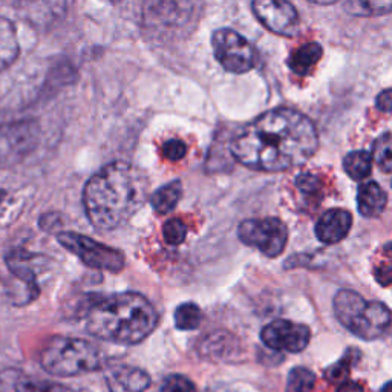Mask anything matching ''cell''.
Wrapping results in <instances>:
<instances>
[{
	"label": "cell",
	"instance_id": "16",
	"mask_svg": "<svg viewBox=\"0 0 392 392\" xmlns=\"http://www.w3.org/2000/svg\"><path fill=\"white\" fill-rule=\"evenodd\" d=\"M388 205V195L379 182L368 181L358 186L357 207L365 218H379Z\"/></svg>",
	"mask_w": 392,
	"mask_h": 392
},
{
	"label": "cell",
	"instance_id": "28",
	"mask_svg": "<svg viewBox=\"0 0 392 392\" xmlns=\"http://www.w3.org/2000/svg\"><path fill=\"white\" fill-rule=\"evenodd\" d=\"M187 154V146L181 140H169L163 146V156L169 161H180Z\"/></svg>",
	"mask_w": 392,
	"mask_h": 392
},
{
	"label": "cell",
	"instance_id": "15",
	"mask_svg": "<svg viewBox=\"0 0 392 392\" xmlns=\"http://www.w3.org/2000/svg\"><path fill=\"white\" fill-rule=\"evenodd\" d=\"M31 262L32 256L28 252H25V250H14V252L8 255L6 257V265L10 266L14 278L23 285V291L29 302H32L40 293L36 271L32 269Z\"/></svg>",
	"mask_w": 392,
	"mask_h": 392
},
{
	"label": "cell",
	"instance_id": "26",
	"mask_svg": "<svg viewBox=\"0 0 392 392\" xmlns=\"http://www.w3.org/2000/svg\"><path fill=\"white\" fill-rule=\"evenodd\" d=\"M164 241L169 245H181L187 238V227L181 219H169L163 227Z\"/></svg>",
	"mask_w": 392,
	"mask_h": 392
},
{
	"label": "cell",
	"instance_id": "11",
	"mask_svg": "<svg viewBox=\"0 0 392 392\" xmlns=\"http://www.w3.org/2000/svg\"><path fill=\"white\" fill-rule=\"evenodd\" d=\"M252 10L266 29L282 37H293L299 29V14L295 5L285 0H257Z\"/></svg>",
	"mask_w": 392,
	"mask_h": 392
},
{
	"label": "cell",
	"instance_id": "30",
	"mask_svg": "<svg viewBox=\"0 0 392 392\" xmlns=\"http://www.w3.org/2000/svg\"><path fill=\"white\" fill-rule=\"evenodd\" d=\"M374 276L381 287H389L392 281V266H391V255L385 257V262H380L374 266Z\"/></svg>",
	"mask_w": 392,
	"mask_h": 392
},
{
	"label": "cell",
	"instance_id": "32",
	"mask_svg": "<svg viewBox=\"0 0 392 392\" xmlns=\"http://www.w3.org/2000/svg\"><path fill=\"white\" fill-rule=\"evenodd\" d=\"M337 392H365V389L360 383L353 381V380H344L339 383Z\"/></svg>",
	"mask_w": 392,
	"mask_h": 392
},
{
	"label": "cell",
	"instance_id": "21",
	"mask_svg": "<svg viewBox=\"0 0 392 392\" xmlns=\"http://www.w3.org/2000/svg\"><path fill=\"white\" fill-rule=\"evenodd\" d=\"M203 322V311L196 304L186 302L181 304L175 310V325L181 331H194Z\"/></svg>",
	"mask_w": 392,
	"mask_h": 392
},
{
	"label": "cell",
	"instance_id": "23",
	"mask_svg": "<svg viewBox=\"0 0 392 392\" xmlns=\"http://www.w3.org/2000/svg\"><path fill=\"white\" fill-rule=\"evenodd\" d=\"M371 158H372V163L377 164L383 172L391 173V170H392V135L389 130H386L383 135H380L377 140L374 141Z\"/></svg>",
	"mask_w": 392,
	"mask_h": 392
},
{
	"label": "cell",
	"instance_id": "18",
	"mask_svg": "<svg viewBox=\"0 0 392 392\" xmlns=\"http://www.w3.org/2000/svg\"><path fill=\"white\" fill-rule=\"evenodd\" d=\"M322 46L316 41H310V43H305L300 46L296 51L290 54L287 65L288 68L297 75H308L316 65L319 63L322 58Z\"/></svg>",
	"mask_w": 392,
	"mask_h": 392
},
{
	"label": "cell",
	"instance_id": "9",
	"mask_svg": "<svg viewBox=\"0 0 392 392\" xmlns=\"http://www.w3.org/2000/svg\"><path fill=\"white\" fill-rule=\"evenodd\" d=\"M36 121L20 120L0 124V169L13 168L28 156L39 143Z\"/></svg>",
	"mask_w": 392,
	"mask_h": 392
},
{
	"label": "cell",
	"instance_id": "20",
	"mask_svg": "<svg viewBox=\"0 0 392 392\" xmlns=\"http://www.w3.org/2000/svg\"><path fill=\"white\" fill-rule=\"evenodd\" d=\"M344 169L354 181H363L371 175L372 158L368 150H353L344 158Z\"/></svg>",
	"mask_w": 392,
	"mask_h": 392
},
{
	"label": "cell",
	"instance_id": "27",
	"mask_svg": "<svg viewBox=\"0 0 392 392\" xmlns=\"http://www.w3.org/2000/svg\"><path fill=\"white\" fill-rule=\"evenodd\" d=\"M161 392H196V386L186 375L172 374L164 380Z\"/></svg>",
	"mask_w": 392,
	"mask_h": 392
},
{
	"label": "cell",
	"instance_id": "5",
	"mask_svg": "<svg viewBox=\"0 0 392 392\" xmlns=\"http://www.w3.org/2000/svg\"><path fill=\"white\" fill-rule=\"evenodd\" d=\"M102 353L93 342L77 337L55 336L46 342L40 353V363L49 374L71 377L97 371L102 366Z\"/></svg>",
	"mask_w": 392,
	"mask_h": 392
},
{
	"label": "cell",
	"instance_id": "13",
	"mask_svg": "<svg viewBox=\"0 0 392 392\" xmlns=\"http://www.w3.org/2000/svg\"><path fill=\"white\" fill-rule=\"evenodd\" d=\"M109 392H146L150 386L149 374L135 366L120 365L106 372Z\"/></svg>",
	"mask_w": 392,
	"mask_h": 392
},
{
	"label": "cell",
	"instance_id": "24",
	"mask_svg": "<svg viewBox=\"0 0 392 392\" xmlns=\"http://www.w3.org/2000/svg\"><path fill=\"white\" fill-rule=\"evenodd\" d=\"M316 385V375L313 371L302 368L291 370L288 374L287 392H313Z\"/></svg>",
	"mask_w": 392,
	"mask_h": 392
},
{
	"label": "cell",
	"instance_id": "2",
	"mask_svg": "<svg viewBox=\"0 0 392 392\" xmlns=\"http://www.w3.org/2000/svg\"><path fill=\"white\" fill-rule=\"evenodd\" d=\"M149 181L135 165L124 161L106 164L88 180L83 205L97 230L120 229L135 215L147 198Z\"/></svg>",
	"mask_w": 392,
	"mask_h": 392
},
{
	"label": "cell",
	"instance_id": "17",
	"mask_svg": "<svg viewBox=\"0 0 392 392\" xmlns=\"http://www.w3.org/2000/svg\"><path fill=\"white\" fill-rule=\"evenodd\" d=\"M19 54L20 45L14 25L10 19L0 15V71L10 68Z\"/></svg>",
	"mask_w": 392,
	"mask_h": 392
},
{
	"label": "cell",
	"instance_id": "3",
	"mask_svg": "<svg viewBox=\"0 0 392 392\" xmlns=\"http://www.w3.org/2000/svg\"><path fill=\"white\" fill-rule=\"evenodd\" d=\"M90 336L116 345H137L155 331L158 313L140 293H116L88 304L83 314Z\"/></svg>",
	"mask_w": 392,
	"mask_h": 392
},
{
	"label": "cell",
	"instance_id": "31",
	"mask_svg": "<svg viewBox=\"0 0 392 392\" xmlns=\"http://www.w3.org/2000/svg\"><path fill=\"white\" fill-rule=\"evenodd\" d=\"M391 89H385V90H381V93L377 95V98H375V107H377L379 111L381 112H391Z\"/></svg>",
	"mask_w": 392,
	"mask_h": 392
},
{
	"label": "cell",
	"instance_id": "14",
	"mask_svg": "<svg viewBox=\"0 0 392 392\" xmlns=\"http://www.w3.org/2000/svg\"><path fill=\"white\" fill-rule=\"evenodd\" d=\"M0 392H69L63 385L29 377L19 370L0 372Z\"/></svg>",
	"mask_w": 392,
	"mask_h": 392
},
{
	"label": "cell",
	"instance_id": "29",
	"mask_svg": "<svg viewBox=\"0 0 392 392\" xmlns=\"http://www.w3.org/2000/svg\"><path fill=\"white\" fill-rule=\"evenodd\" d=\"M295 184H296V187L300 191H302L304 195L311 196V195H318L319 194L320 181H319L318 177H316V175H311V173L299 175V177L295 181Z\"/></svg>",
	"mask_w": 392,
	"mask_h": 392
},
{
	"label": "cell",
	"instance_id": "8",
	"mask_svg": "<svg viewBox=\"0 0 392 392\" xmlns=\"http://www.w3.org/2000/svg\"><path fill=\"white\" fill-rule=\"evenodd\" d=\"M238 236L241 243L259 250L266 257H278L288 243V229L278 218L247 219L239 224Z\"/></svg>",
	"mask_w": 392,
	"mask_h": 392
},
{
	"label": "cell",
	"instance_id": "19",
	"mask_svg": "<svg viewBox=\"0 0 392 392\" xmlns=\"http://www.w3.org/2000/svg\"><path fill=\"white\" fill-rule=\"evenodd\" d=\"M182 196L181 181H172L169 184L158 189L155 194L150 196V204L158 215H168L175 207L178 205Z\"/></svg>",
	"mask_w": 392,
	"mask_h": 392
},
{
	"label": "cell",
	"instance_id": "25",
	"mask_svg": "<svg viewBox=\"0 0 392 392\" xmlns=\"http://www.w3.org/2000/svg\"><path fill=\"white\" fill-rule=\"evenodd\" d=\"M356 357H358V351H357V349L351 348L345 354V357H342L336 365H332L331 368L327 370V374H325V377H327L328 381H332V383L346 380L349 371H351V366L356 362Z\"/></svg>",
	"mask_w": 392,
	"mask_h": 392
},
{
	"label": "cell",
	"instance_id": "22",
	"mask_svg": "<svg viewBox=\"0 0 392 392\" xmlns=\"http://www.w3.org/2000/svg\"><path fill=\"white\" fill-rule=\"evenodd\" d=\"M345 10L353 15H360V18H371V15H385L392 10V4L389 0H370V2H346L344 5Z\"/></svg>",
	"mask_w": 392,
	"mask_h": 392
},
{
	"label": "cell",
	"instance_id": "10",
	"mask_svg": "<svg viewBox=\"0 0 392 392\" xmlns=\"http://www.w3.org/2000/svg\"><path fill=\"white\" fill-rule=\"evenodd\" d=\"M310 337L311 332L306 325L285 319L270 322L261 332L264 345L273 351L300 353L310 344Z\"/></svg>",
	"mask_w": 392,
	"mask_h": 392
},
{
	"label": "cell",
	"instance_id": "4",
	"mask_svg": "<svg viewBox=\"0 0 392 392\" xmlns=\"http://www.w3.org/2000/svg\"><path fill=\"white\" fill-rule=\"evenodd\" d=\"M332 306L337 320L362 340L381 337L391 325V311L385 304L366 300L353 290H340Z\"/></svg>",
	"mask_w": 392,
	"mask_h": 392
},
{
	"label": "cell",
	"instance_id": "7",
	"mask_svg": "<svg viewBox=\"0 0 392 392\" xmlns=\"http://www.w3.org/2000/svg\"><path fill=\"white\" fill-rule=\"evenodd\" d=\"M212 46L216 60L225 71L245 74L256 66L255 48L235 29H216L212 36Z\"/></svg>",
	"mask_w": 392,
	"mask_h": 392
},
{
	"label": "cell",
	"instance_id": "33",
	"mask_svg": "<svg viewBox=\"0 0 392 392\" xmlns=\"http://www.w3.org/2000/svg\"><path fill=\"white\" fill-rule=\"evenodd\" d=\"M380 392H391V383L388 381V383H386V385L381 388V391H380Z\"/></svg>",
	"mask_w": 392,
	"mask_h": 392
},
{
	"label": "cell",
	"instance_id": "12",
	"mask_svg": "<svg viewBox=\"0 0 392 392\" xmlns=\"http://www.w3.org/2000/svg\"><path fill=\"white\" fill-rule=\"evenodd\" d=\"M353 227V215L344 208H331L316 224V236L322 244L334 245L344 241Z\"/></svg>",
	"mask_w": 392,
	"mask_h": 392
},
{
	"label": "cell",
	"instance_id": "1",
	"mask_svg": "<svg viewBox=\"0 0 392 392\" xmlns=\"http://www.w3.org/2000/svg\"><path fill=\"white\" fill-rule=\"evenodd\" d=\"M319 147L314 123L288 107L257 116L233 138V158L248 169L283 172L304 165Z\"/></svg>",
	"mask_w": 392,
	"mask_h": 392
},
{
	"label": "cell",
	"instance_id": "6",
	"mask_svg": "<svg viewBox=\"0 0 392 392\" xmlns=\"http://www.w3.org/2000/svg\"><path fill=\"white\" fill-rule=\"evenodd\" d=\"M57 241L90 269L107 273H120L124 264H126L124 255L120 250L97 243L93 238L83 236L80 233L65 231L57 236Z\"/></svg>",
	"mask_w": 392,
	"mask_h": 392
}]
</instances>
